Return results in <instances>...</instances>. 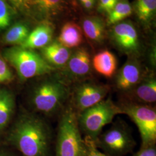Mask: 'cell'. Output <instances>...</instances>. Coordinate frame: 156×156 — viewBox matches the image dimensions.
<instances>
[{"mask_svg": "<svg viewBox=\"0 0 156 156\" xmlns=\"http://www.w3.org/2000/svg\"><path fill=\"white\" fill-rule=\"evenodd\" d=\"M51 131L37 113L23 111L9 132L8 139L23 156H48Z\"/></svg>", "mask_w": 156, "mask_h": 156, "instance_id": "6da1fadb", "label": "cell"}, {"mask_svg": "<svg viewBox=\"0 0 156 156\" xmlns=\"http://www.w3.org/2000/svg\"><path fill=\"white\" fill-rule=\"evenodd\" d=\"M70 85L61 75L49 76L34 84L29 102L34 111L46 116L60 113L70 98Z\"/></svg>", "mask_w": 156, "mask_h": 156, "instance_id": "7a4b0ae2", "label": "cell"}, {"mask_svg": "<svg viewBox=\"0 0 156 156\" xmlns=\"http://www.w3.org/2000/svg\"><path fill=\"white\" fill-rule=\"evenodd\" d=\"M60 114L56 156H86V146L78 125L76 112L69 104Z\"/></svg>", "mask_w": 156, "mask_h": 156, "instance_id": "3957f363", "label": "cell"}, {"mask_svg": "<svg viewBox=\"0 0 156 156\" xmlns=\"http://www.w3.org/2000/svg\"><path fill=\"white\" fill-rule=\"evenodd\" d=\"M2 57L15 69L18 77L22 82L48 75L55 69L38 53L20 46L6 48L2 51Z\"/></svg>", "mask_w": 156, "mask_h": 156, "instance_id": "277c9868", "label": "cell"}, {"mask_svg": "<svg viewBox=\"0 0 156 156\" xmlns=\"http://www.w3.org/2000/svg\"><path fill=\"white\" fill-rule=\"evenodd\" d=\"M120 114L123 113L119 105L111 98H106L77 114L78 125L86 137L95 141L102 128Z\"/></svg>", "mask_w": 156, "mask_h": 156, "instance_id": "5b68a950", "label": "cell"}, {"mask_svg": "<svg viewBox=\"0 0 156 156\" xmlns=\"http://www.w3.org/2000/svg\"><path fill=\"white\" fill-rule=\"evenodd\" d=\"M97 148L108 156H124L134 149L136 142L131 130L123 120H117L94 141Z\"/></svg>", "mask_w": 156, "mask_h": 156, "instance_id": "8992f818", "label": "cell"}, {"mask_svg": "<svg viewBox=\"0 0 156 156\" xmlns=\"http://www.w3.org/2000/svg\"><path fill=\"white\" fill-rule=\"evenodd\" d=\"M119 106L123 114L127 115L138 128L141 147L156 145V108L130 101L123 102Z\"/></svg>", "mask_w": 156, "mask_h": 156, "instance_id": "52a82bcc", "label": "cell"}, {"mask_svg": "<svg viewBox=\"0 0 156 156\" xmlns=\"http://www.w3.org/2000/svg\"><path fill=\"white\" fill-rule=\"evenodd\" d=\"M71 89V105L78 114L105 98L111 87L89 79L73 84Z\"/></svg>", "mask_w": 156, "mask_h": 156, "instance_id": "ba28073f", "label": "cell"}, {"mask_svg": "<svg viewBox=\"0 0 156 156\" xmlns=\"http://www.w3.org/2000/svg\"><path fill=\"white\" fill-rule=\"evenodd\" d=\"M61 75L67 83L75 84L87 80L91 72V63L89 52L83 48L71 53Z\"/></svg>", "mask_w": 156, "mask_h": 156, "instance_id": "9c48e42d", "label": "cell"}, {"mask_svg": "<svg viewBox=\"0 0 156 156\" xmlns=\"http://www.w3.org/2000/svg\"><path fill=\"white\" fill-rule=\"evenodd\" d=\"M112 38L117 48L123 53L134 56L140 51L138 35L134 26L128 22H122L115 26Z\"/></svg>", "mask_w": 156, "mask_h": 156, "instance_id": "30bf717a", "label": "cell"}, {"mask_svg": "<svg viewBox=\"0 0 156 156\" xmlns=\"http://www.w3.org/2000/svg\"><path fill=\"white\" fill-rule=\"evenodd\" d=\"M144 75L140 62L135 58H131L117 73L115 79L116 88L127 94L140 82Z\"/></svg>", "mask_w": 156, "mask_h": 156, "instance_id": "8fae6325", "label": "cell"}, {"mask_svg": "<svg viewBox=\"0 0 156 156\" xmlns=\"http://www.w3.org/2000/svg\"><path fill=\"white\" fill-rule=\"evenodd\" d=\"M130 101L151 105L156 103V79L153 75H144L127 94Z\"/></svg>", "mask_w": 156, "mask_h": 156, "instance_id": "7c38bea8", "label": "cell"}, {"mask_svg": "<svg viewBox=\"0 0 156 156\" xmlns=\"http://www.w3.org/2000/svg\"><path fill=\"white\" fill-rule=\"evenodd\" d=\"M72 51L69 49L55 41L41 49L42 57L51 67L64 68L68 61Z\"/></svg>", "mask_w": 156, "mask_h": 156, "instance_id": "4fadbf2b", "label": "cell"}, {"mask_svg": "<svg viewBox=\"0 0 156 156\" xmlns=\"http://www.w3.org/2000/svg\"><path fill=\"white\" fill-rule=\"evenodd\" d=\"M16 108V98L11 90L0 87V135L8 127Z\"/></svg>", "mask_w": 156, "mask_h": 156, "instance_id": "5bb4252c", "label": "cell"}, {"mask_svg": "<svg viewBox=\"0 0 156 156\" xmlns=\"http://www.w3.org/2000/svg\"><path fill=\"white\" fill-rule=\"evenodd\" d=\"M52 37L51 27L48 24H42L30 32L27 39L20 46L31 50L42 49L50 44Z\"/></svg>", "mask_w": 156, "mask_h": 156, "instance_id": "9a60e30c", "label": "cell"}, {"mask_svg": "<svg viewBox=\"0 0 156 156\" xmlns=\"http://www.w3.org/2000/svg\"><path fill=\"white\" fill-rule=\"evenodd\" d=\"M117 59L109 50H104L97 53L93 60L95 70L106 78H111L116 72Z\"/></svg>", "mask_w": 156, "mask_h": 156, "instance_id": "2e32d148", "label": "cell"}, {"mask_svg": "<svg viewBox=\"0 0 156 156\" xmlns=\"http://www.w3.org/2000/svg\"><path fill=\"white\" fill-rule=\"evenodd\" d=\"M83 41L81 28L76 23H66L62 29L57 41L68 49L76 48Z\"/></svg>", "mask_w": 156, "mask_h": 156, "instance_id": "e0dca14e", "label": "cell"}, {"mask_svg": "<svg viewBox=\"0 0 156 156\" xmlns=\"http://www.w3.org/2000/svg\"><path fill=\"white\" fill-rule=\"evenodd\" d=\"M82 24L84 34L88 38L96 43H100L103 41L105 24L100 17H88L84 20Z\"/></svg>", "mask_w": 156, "mask_h": 156, "instance_id": "ac0fdd59", "label": "cell"}, {"mask_svg": "<svg viewBox=\"0 0 156 156\" xmlns=\"http://www.w3.org/2000/svg\"><path fill=\"white\" fill-rule=\"evenodd\" d=\"M64 0H31L30 8L38 18L46 19L58 11Z\"/></svg>", "mask_w": 156, "mask_h": 156, "instance_id": "d6986e66", "label": "cell"}, {"mask_svg": "<svg viewBox=\"0 0 156 156\" xmlns=\"http://www.w3.org/2000/svg\"><path fill=\"white\" fill-rule=\"evenodd\" d=\"M30 33L28 26L23 23H17L9 28L4 36V42L8 45H22Z\"/></svg>", "mask_w": 156, "mask_h": 156, "instance_id": "ffe728a7", "label": "cell"}, {"mask_svg": "<svg viewBox=\"0 0 156 156\" xmlns=\"http://www.w3.org/2000/svg\"><path fill=\"white\" fill-rule=\"evenodd\" d=\"M134 10L140 21L148 22L156 14V0H136Z\"/></svg>", "mask_w": 156, "mask_h": 156, "instance_id": "44dd1931", "label": "cell"}, {"mask_svg": "<svg viewBox=\"0 0 156 156\" xmlns=\"http://www.w3.org/2000/svg\"><path fill=\"white\" fill-rule=\"evenodd\" d=\"M132 6L128 0H119L117 4L108 14V23L115 24L131 15Z\"/></svg>", "mask_w": 156, "mask_h": 156, "instance_id": "7402d4cb", "label": "cell"}, {"mask_svg": "<svg viewBox=\"0 0 156 156\" xmlns=\"http://www.w3.org/2000/svg\"><path fill=\"white\" fill-rule=\"evenodd\" d=\"M12 19V11L7 1L0 0V31L8 27Z\"/></svg>", "mask_w": 156, "mask_h": 156, "instance_id": "603a6c76", "label": "cell"}, {"mask_svg": "<svg viewBox=\"0 0 156 156\" xmlns=\"http://www.w3.org/2000/svg\"><path fill=\"white\" fill-rule=\"evenodd\" d=\"M13 73L8 62L2 56H0V83L10 82L13 80Z\"/></svg>", "mask_w": 156, "mask_h": 156, "instance_id": "cb8c5ba5", "label": "cell"}, {"mask_svg": "<svg viewBox=\"0 0 156 156\" xmlns=\"http://www.w3.org/2000/svg\"><path fill=\"white\" fill-rule=\"evenodd\" d=\"M84 140L86 146V156H108L104 153H102L98 150V148H97L95 144L94 141L86 136L84 137Z\"/></svg>", "mask_w": 156, "mask_h": 156, "instance_id": "d4e9b609", "label": "cell"}, {"mask_svg": "<svg viewBox=\"0 0 156 156\" xmlns=\"http://www.w3.org/2000/svg\"><path fill=\"white\" fill-rule=\"evenodd\" d=\"M119 1V0H98V11L108 15L117 4Z\"/></svg>", "mask_w": 156, "mask_h": 156, "instance_id": "484cf974", "label": "cell"}, {"mask_svg": "<svg viewBox=\"0 0 156 156\" xmlns=\"http://www.w3.org/2000/svg\"><path fill=\"white\" fill-rule=\"evenodd\" d=\"M133 156H156V145L141 147Z\"/></svg>", "mask_w": 156, "mask_h": 156, "instance_id": "4316f807", "label": "cell"}, {"mask_svg": "<svg viewBox=\"0 0 156 156\" xmlns=\"http://www.w3.org/2000/svg\"><path fill=\"white\" fill-rule=\"evenodd\" d=\"M12 5L17 10L24 11L30 8L31 0H9Z\"/></svg>", "mask_w": 156, "mask_h": 156, "instance_id": "83f0119b", "label": "cell"}, {"mask_svg": "<svg viewBox=\"0 0 156 156\" xmlns=\"http://www.w3.org/2000/svg\"><path fill=\"white\" fill-rule=\"evenodd\" d=\"M84 8L87 10L91 9L95 4L96 0H79Z\"/></svg>", "mask_w": 156, "mask_h": 156, "instance_id": "f1b7e54d", "label": "cell"}, {"mask_svg": "<svg viewBox=\"0 0 156 156\" xmlns=\"http://www.w3.org/2000/svg\"><path fill=\"white\" fill-rule=\"evenodd\" d=\"M0 156H13L9 153L3 150H0Z\"/></svg>", "mask_w": 156, "mask_h": 156, "instance_id": "f546056e", "label": "cell"}]
</instances>
